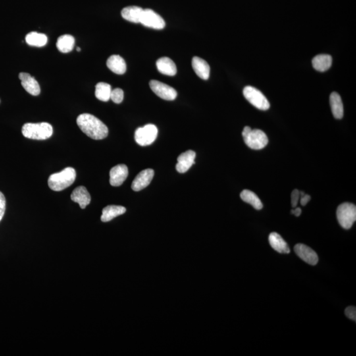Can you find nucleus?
<instances>
[{
    "label": "nucleus",
    "mask_w": 356,
    "mask_h": 356,
    "mask_svg": "<svg viewBox=\"0 0 356 356\" xmlns=\"http://www.w3.org/2000/svg\"><path fill=\"white\" fill-rule=\"evenodd\" d=\"M77 124L85 134L95 140H101L108 136L107 126L91 114H81L77 118Z\"/></svg>",
    "instance_id": "1"
},
{
    "label": "nucleus",
    "mask_w": 356,
    "mask_h": 356,
    "mask_svg": "<svg viewBox=\"0 0 356 356\" xmlns=\"http://www.w3.org/2000/svg\"><path fill=\"white\" fill-rule=\"evenodd\" d=\"M76 179V171L74 168L68 167L62 172L52 174L49 179V186L52 190H64L74 184Z\"/></svg>",
    "instance_id": "2"
},
{
    "label": "nucleus",
    "mask_w": 356,
    "mask_h": 356,
    "mask_svg": "<svg viewBox=\"0 0 356 356\" xmlns=\"http://www.w3.org/2000/svg\"><path fill=\"white\" fill-rule=\"evenodd\" d=\"M22 133L25 137L35 140H46L53 134V128L47 122L27 123L22 128Z\"/></svg>",
    "instance_id": "3"
},
{
    "label": "nucleus",
    "mask_w": 356,
    "mask_h": 356,
    "mask_svg": "<svg viewBox=\"0 0 356 356\" xmlns=\"http://www.w3.org/2000/svg\"><path fill=\"white\" fill-rule=\"evenodd\" d=\"M242 136L245 144L251 149H263L268 143V137L263 131L252 130L248 126H245L243 129Z\"/></svg>",
    "instance_id": "4"
},
{
    "label": "nucleus",
    "mask_w": 356,
    "mask_h": 356,
    "mask_svg": "<svg viewBox=\"0 0 356 356\" xmlns=\"http://www.w3.org/2000/svg\"><path fill=\"white\" fill-rule=\"evenodd\" d=\"M336 217L339 224L345 230L353 226L356 220V207L352 203H344L338 206Z\"/></svg>",
    "instance_id": "5"
},
{
    "label": "nucleus",
    "mask_w": 356,
    "mask_h": 356,
    "mask_svg": "<svg viewBox=\"0 0 356 356\" xmlns=\"http://www.w3.org/2000/svg\"><path fill=\"white\" fill-rule=\"evenodd\" d=\"M243 96L247 101L257 109L267 110L269 109L270 103L265 96L261 91L251 86L245 87L243 91Z\"/></svg>",
    "instance_id": "6"
},
{
    "label": "nucleus",
    "mask_w": 356,
    "mask_h": 356,
    "mask_svg": "<svg viewBox=\"0 0 356 356\" xmlns=\"http://www.w3.org/2000/svg\"><path fill=\"white\" fill-rule=\"evenodd\" d=\"M157 135V127L153 124H147L143 128L137 129L135 133V139L137 144L145 147L155 142Z\"/></svg>",
    "instance_id": "7"
},
{
    "label": "nucleus",
    "mask_w": 356,
    "mask_h": 356,
    "mask_svg": "<svg viewBox=\"0 0 356 356\" xmlns=\"http://www.w3.org/2000/svg\"><path fill=\"white\" fill-rule=\"evenodd\" d=\"M140 24L145 27L160 30L165 27V22L163 18L153 10L146 9L143 10Z\"/></svg>",
    "instance_id": "8"
},
{
    "label": "nucleus",
    "mask_w": 356,
    "mask_h": 356,
    "mask_svg": "<svg viewBox=\"0 0 356 356\" xmlns=\"http://www.w3.org/2000/svg\"><path fill=\"white\" fill-rule=\"evenodd\" d=\"M149 85L151 90L158 97L166 101H174L178 95L174 88L160 81L152 80L150 81Z\"/></svg>",
    "instance_id": "9"
},
{
    "label": "nucleus",
    "mask_w": 356,
    "mask_h": 356,
    "mask_svg": "<svg viewBox=\"0 0 356 356\" xmlns=\"http://www.w3.org/2000/svg\"><path fill=\"white\" fill-rule=\"evenodd\" d=\"M128 168L125 164L114 166L110 172V184L114 187L120 186L128 176Z\"/></svg>",
    "instance_id": "10"
},
{
    "label": "nucleus",
    "mask_w": 356,
    "mask_h": 356,
    "mask_svg": "<svg viewBox=\"0 0 356 356\" xmlns=\"http://www.w3.org/2000/svg\"><path fill=\"white\" fill-rule=\"evenodd\" d=\"M294 251L297 255L306 263L311 265H315L317 264L318 261L317 254L307 245L299 243L295 245Z\"/></svg>",
    "instance_id": "11"
},
{
    "label": "nucleus",
    "mask_w": 356,
    "mask_h": 356,
    "mask_svg": "<svg viewBox=\"0 0 356 356\" xmlns=\"http://www.w3.org/2000/svg\"><path fill=\"white\" fill-rule=\"evenodd\" d=\"M155 175L153 170L146 169L139 173L132 183V188L133 191H139L147 187L151 184V181Z\"/></svg>",
    "instance_id": "12"
},
{
    "label": "nucleus",
    "mask_w": 356,
    "mask_h": 356,
    "mask_svg": "<svg viewBox=\"0 0 356 356\" xmlns=\"http://www.w3.org/2000/svg\"><path fill=\"white\" fill-rule=\"evenodd\" d=\"M195 157L196 154L191 150L181 154L178 158V163L176 166L177 171L182 174L186 172L195 164Z\"/></svg>",
    "instance_id": "13"
},
{
    "label": "nucleus",
    "mask_w": 356,
    "mask_h": 356,
    "mask_svg": "<svg viewBox=\"0 0 356 356\" xmlns=\"http://www.w3.org/2000/svg\"><path fill=\"white\" fill-rule=\"evenodd\" d=\"M19 78L22 81L23 87L26 89L27 93L33 96H37L41 93L39 83L30 74L27 73H21Z\"/></svg>",
    "instance_id": "14"
},
{
    "label": "nucleus",
    "mask_w": 356,
    "mask_h": 356,
    "mask_svg": "<svg viewBox=\"0 0 356 356\" xmlns=\"http://www.w3.org/2000/svg\"><path fill=\"white\" fill-rule=\"evenodd\" d=\"M71 199L78 203L81 209H84L90 204L91 197L86 187L79 186L75 189L71 195Z\"/></svg>",
    "instance_id": "15"
},
{
    "label": "nucleus",
    "mask_w": 356,
    "mask_h": 356,
    "mask_svg": "<svg viewBox=\"0 0 356 356\" xmlns=\"http://www.w3.org/2000/svg\"><path fill=\"white\" fill-rule=\"evenodd\" d=\"M268 241L272 248L280 253H290V249L284 239L276 232H272L268 236Z\"/></svg>",
    "instance_id": "16"
},
{
    "label": "nucleus",
    "mask_w": 356,
    "mask_h": 356,
    "mask_svg": "<svg viewBox=\"0 0 356 356\" xmlns=\"http://www.w3.org/2000/svg\"><path fill=\"white\" fill-rule=\"evenodd\" d=\"M192 66L195 74L203 80H207L210 76V66L207 62L201 58L194 57L192 60Z\"/></svg>",
    "instance_id": "17"
},
{
    "label": "nucleus",
    "mask_w": 356,
    "mask_h": 356,
    "mask_svg": "<svg viewBox=\"0 0 356 356\" xmlns=\"http://www.w3.org/2000/svg\"><path fill=\"white\" fill-rule=\"evenodd\" d=\"M107 67L114 74H124L126 72V64L120 56L112 55L107 60Z\"/></svg>",
    "instance_id": "18"
},
{
    "label": "nucleus",
    "mask_w": 356,
    "mask_h": 356,
    "mask_svg": "<svg viewBox=\"0 0 356 356\" xmlns=\"http://www.w3.org/2000/svg\"><path fill=\"white\" fill-rule=\"evenodd\" d=\"M157 67L159 72L165 76H174L176 74V64L169 58L163 57L158 59Z\"/></svg>",
    "instance_id": "19"
},
{
    "label": "nucleus",
    "mask_w": 356,
    "mask_h": 356,
    "mask_svg": "<svg viewBox=\"0 0 356 356\" xmlns=\"http://www.w3.org/2000/svg\"><path fill=\"white\" fill-rule=\"evenodd\" d=\"M332 58L328 54H320L316 56L312 60V65L315 70L320 72H326L332 66Z\"/></svg>",
    "instance_id": "20"
},
{
    "label": "nucleus",
    "mask_w": 356,
    "mask_h": 356,
    "mask_svg": "<svg viewBox=\"0 0 356 356\" xmlns=\"http://www.w3.org/2000/svg\"><path fill=\"white\" fill-rule=\"evenodd\" d=\"M143 10L142 8L137 7V6H130L124 8L122 11V18L128 22L134 23V24H140L141 16H142Z\"/></svg>",
    "instance_id": "21"
},
{
    "label": "nucleus",
    "mask_w": 356,
    "mask_h": 356,
    "mask_svg": "<svg viewBox=\"0 0 356 356\" xmlns=\"http://www.w3.org/2000/svg\"><path fill=\"white\" fill-rule=\"evenodd\" d=\"M331 111L334 117L340 120L343 116V106L340 96L336 92L331 93L330 96Z\"/></svg>",
    "instance_id": "22"
},
{
    "label": "nucleus",
    "mask_w": 356,
    "mask_h": 356,
    "mask_svg": "<svg viewBox=\"0 0 356 356\" xmlns=\"http://www.w3.org/2000/svg\"><path fill=\"white\" fill-rule=\"evenodd\" d=\"M126 212V208L122 206L109 205L103 210L101 220L103 222H110L118 216L122 215Z\"/></svg>",
    "instance_id": "23"
},
{
    "label": "nucleus",
    "mask_w": 356,
    "mask_h": 356,
    "mask_svg": "<svg viewBox=\"0 0 356 356\" xmlns=\"http://www.w3.org/2000/svg\"><path fill=\"white\" fill-rule=\"evenodd\" d=\"M75 45L74 37L70 35H64L58 39L56 47L62 53H68L72 51Z\"/></svg>",
    "instance_id": "24"
},
{
    "label": "nucleus",
    "mask_w": 356,
    "mask_h": 356,
    "mask_svg": "<svg viewBox=\"0 0 356 356\" xmlns=\"http://www.w3.org/2000/svg\"><path fill=\"white\" fill-rule=\"evenodd\" d=\"M240 197L242 201L250 204L252 207L256 210H261L263 207V203L259 197L253 191L245 189L241 193Z\"/></svg>",
    "instance_id": "25"
},
{
    "label": "nucleus",
    "mask_w": 356,
    "mask_h": 356,
    "mask_svg": "<svg viewBox=\"0 0 356 356\" xmlns=\"http://www.w3.org/2000/svg\"><path fill=\"white\" fill-rule=\"evenodd\" d=\"M26 43L33 47H43L47 45V37L43 33L31 32L26 37Z\"/></svg>",
    "instance_id": "26"
},
{
    "label": "nucleus",
    "mask_w": 356,
    "mask_h": 356,
    "mask_svg": "<svg viewBox=\"0 0 356 356\" xmlns=\"http://www.w3.org/2000/svg\"><path fill=\"white\" fill-rule=\"evenodd\" d=\"M111 86L108 83L101 82L96 85L95 96L99 101L108 102L110 99Z\"/></svg>",
    "instance_id": "27"
},
{
    "label": "nucleus",
    "mask_w": 356,
    "mask_h": 356,
    "mask_svg": "<svg viewBox=\"0 0 356 356\" xmlns=\"http://www.w3.org/2000/svg\"><path fill=\"white\" fill-rule=\"evenodd\" d=\"M124 91L121 89H115L112 90L110 94V99L116 104H120L124 100Z\"/></svg>",
    "instance_id": "28"
},
{
    "label": "nucleus",
    "mask_w": 356,
    "mask_h": 356,
    "mask_svg": "<svg viewBox=\"0 0 356 356\" xmlns=\"http://www.w3.org/2000/svg\"><path fill=\"white\" fill-rule=\"evenodd\" d=\"M6 209V199L3 193L0 191V222L3 219Z\"/></svg>",
    "instance_id": "29"
},
{
    "label": "nucleus",
    "mask_w": 356,
    "mask_h": 356,
    "mask_svg": "<svg viewBox=\"0 0 356 356\" xmlns=\"http://www.w3.org/2000/svg\"><path fill=\"white\" fill-rule=\"evenodd\" d=\"M299 197H300V195H299V191L297 189H294V190L292 191V193H291V203L293 208L297 207Z\"/></svg>",
    "instance_id": "30"
},
{
    "label": "nucleus",
    "mask_w": 356,
    "mask_h": 356,
    "mask_svg": "<svg viewBox=\"0 0 356 356\" xmlns=\"http://www.w3.org/2000/svg\"><path fill=\"white\" fill-rule=\"evenodd\" d=\"M345 314L347 318L349 319L356 320V309L353 306H350V307H347L345 310Z\"/></svg>",
    "instance_id": "31"
},
{
    "label": "nucleus",
    "mask_w": 356,
    "mask_h": 356,
    "mask_svg": "<svg viewBox=\"0 0 356 356\" xmlns=\"http://www.w3.org/2000/svg\"><path fill=\"white\" fill-rule=\"evenodd\" d=\"M311 200V196L309 195L304 194L303 196H301L300 203L302 206L307 205L308 202Z\"/></svg>",
    "instance_id": "32"
},
{
    "label": "nucleus",
    "mask_w": 356,
    "mask_h": 356,
    "mask_svg": "<svg viewBox=\"0 0 356 356\" xmlns=\"http://www.w3.org/2000/svg\"><path fill=\"white\" fill-rule=\"evenodd\" d=\"M291 213L294 214L295 216H299L301 214V209L300 208H295V209L291 210Z\"/></svg>",
    "instance_id": "33"
},
{
    "label": "nucleus",
    "mask_w": 356,
    "mask_h": 356,
    "mask_svg": "<svg viewBox=\"0 0 356 356\" xmlns=\"http://www.w3.org/2000/svg\"><path fill=\"white\" fill-rule=\"evenodd\" d=\"M77 51H78V52H80L81 51L80 48L78 47V49H77Z\"/></svg>",
    "instance_id": "34"
}]
</instances>
